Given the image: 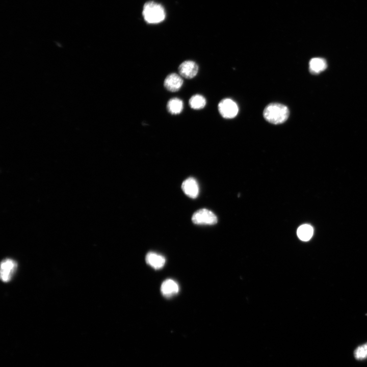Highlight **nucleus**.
Wrapping results in <instances>:
<instances>
[{
	"label": "nucleus",
	"mask_w": 367,
	"mask_h": 367,
	"mask_svg": "<svg viewBox=\"0 0 367 367\" xmlns=\"http://www.w3.org/2000/svg\"><path fill=\"white\" fill-rule=\"evenodd\" d=\"M290 111L284 104L272 103L268 104L264 109L263 116L269 122L279 124L284 122L289 118Z\"/></svg>",
	"instance_id": "nucleus-1"
},
{
	"label": "nucleus",
	"mask_w": 367,
	"mask_h": 367,
	"mask_svg": "<svg viewBox=\"0 0 367 367\" xmlns=\"http://www.w3.org/2000/svg\"><path fill=\"white\" fill-rule=\"evenodd\" d=\"M142 14L145 21L150 24L160 23L166 17L164 7L152 1L148 2L144 5Z\"/></svg>",
	"instance_id": "nucleus-2"
},
{
	"label": "nucleus",
	"mask_w": 367,
	"mask_h": 367,
	"mask_svg": "<svg viewBox=\"0 0 367 367\" xmlns=\"http://www.w3.org/2000/svg\"><path fill=\"white\" fill-rule=\"evenodd\" d=\"M192 222L198 225H213L217 223L218 219L212 211L202 208L195 212L192 217Z\"/></svg>",
	"instance_id": "nucleus-3"
},
{
	"label": "nucleus",
	"mask_w": 367,
	"mask_h": 367,
	"mask_svg": "<svg viewBox=\"0 0 367 367\" xmlns=\"http://www.w3.org/2000/svg\"><path fill=\"white\" fill-rule=\"evenodd\" d=\"M218 110L221 115L225 118H233L239 112L237 104L231 99L225 98L218 104Z\"/></svg>",
	"instance_id": "nucleus-4"
},
{
	"label": "nucleus",
	"mask_w": 367,
	"mask_h": 367,
	"mask_svg": "<svg viewBox=\"0 0 367 367\" xmlns=\"http://www.w3.org/2000/svg\"><path fill=\"white\" fill-rule=\"evenodd\" d=\"M17 267V263L12 259L6 258L2 260L0 270L1 280L4 282L10 281L16 271Z\"/></svg>",
	"instance_id": "nucleus-5"
},
{
	"label": "nucleus",
	"mask_w": 367,
	"mask_h": 367,
	"mask_svg": "<svg viewBox=\"0 0 367 367\" xmlns=\"http://www.w3.org/2000/svg\"><path fill=\"white\" fill-rule=\"evenodd\" d=\"M198 71L197 64L192 61H185L178 67V72L181 77L192 78L196 76Z\"/></svg>",
	"instance_id": "nucleus-6"
},
{
	"label": "nucleus",
	"mask_w": 367,
	"mask_h": 367,
	"mask_svg": "<svg viewBox=\"0 0 367 367\" xmlns=\"http://www.w3.org/2000/svg\"><path fill=\"white\" fill-rule=\"evenodd\" d=\"M182 84L183 80L182 77L175 73L167 75L164 83L165 88L171 92H176L179 90Z\"/></svg>",
	"instance_id": "nucleus-7"
},
{
	"label": "nucleus",
	"mask_w": 367,
	"mask_h": 367,
	"mask_svg": "<svg viewBox=\"0 0 367 367\" xmlns=\"http://www.w3.org/2000/svg\"><path fill=\"white\" fill-rule=\"evenodd\" d=\"M181 188L185 194L190 198H195L199 194V186L194 178L190 177L184 180Z\"/></svg>",
	"instance_id": "nucleus-8"
},
{
	"label": "nucleus",
	"mask_w": 367,
	"mask_h": 367,
	"mask_svg": "<svg viewBox=\"0 0 367 367\" xmlns=\"http://www.w3.org/2000/svg\"><path fill=\"white\" fill-rule=\"evenodd\" d=\"M179 291L178 284L174 280L168 279L162 283L161 292L163 295L167 298L171 297L177 294Z\"/></svg>",
	"instance_id": "nucleus-9"
},
{
	"label": "nucleus",
	"mask_w": 367,
	"mask_h": 367,
	"mask_svg": "<svg viewBox=\"0 0 367 367\" xmlns=\"http://www.w3.org/2000/svg\"><path fill=\"white\" fill-rule=\"evenodd\" d=\"M146 263L154 269H160L164 266L166 259L162 255L150 252L147 254L145 258Z\"/></svg>",
	"instance_id": "nucleus-10"
},
{
	"label": "nucleus",
	"mask_w": 367,
	"mask_h": 367,
	"mask_svg": "<svg viewBox=\"0 0 367 367\" xmlns=\"http://www.w3.org/2000/svg\"><path fill=\"white\" fill-rule=\"evenodd\" d=\"M309 70L312 73H319L327 67L326 61L321 58L311 59L309 64Z\"/></svg>",
	"instance_id": "nucleus-11"
},
{
	"label": "nucleus",
	"mask_w": 367,
	"mask_h": 367,
	"mask_svg": "<svg viewBox=\"0 0 367 367\" xmlns=\"http://www.w3.org/2000/svg\"><path fill=\"white\" fill-rule=\"evenodd\" d=\"M184 104L182 101L178 98L170 99L167 104L168 112L171 114H178L183 110Z\"/></svg>",
	"instance_id": "nucleus-12"
},
{
	"label": "nucleus",
	"mask_w": 367,
	"mask_h": 367,
	"mask_svg": "<svg viewBox=\"0 0 367 367\" xmlns=\"http://www.w3.org/2000/svg\"><path fill=\"white\" fill-rule=\"evenodd\" d=\"M313 233L312 227L309 224H303L299 227L297 234L302 241H307L312 237Z\"/></svg>",
	"instance_id": "nucleus-13"
},
{
	"label": "nucleus",
	"mask_w": 367,
	"mask_h": 367,
	"mask_svg": "<svg viewBox=\"0 0 367 367\" xmlns=\"http://www.w3.org/2000/svg\"><path fill=\"white\" fill-rule=\"evenodd\" d=\"M206 104L205 98L199 94L192 96L189 100V105L194 110H199L203 108Z\"/></svg>",
	"instance_id": "nucleus-14"
},
{
	"label": "nucleus",
	"mask_w": 367,
	"mask_h": 367,
	"mask_svg": "<svg viewBox=\"0 0 367 367\" xmlns=\"http://www.w3.org/2000/svg\"><path fill=\"white\" fill-rule=\"evenodd\" d=\"M354 355L357 360H363L367 358V343L358 346L354 351Z\"/></svg>",
	"instance_id": "nucleus-15"
}]
</instances>
